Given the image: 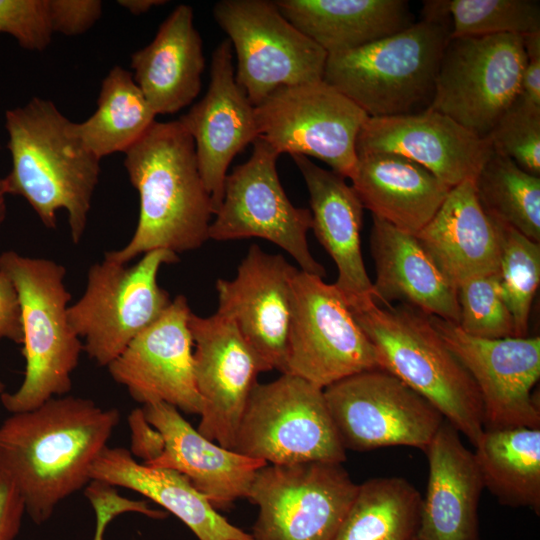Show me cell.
Listing matches in <instances>:
<instances>
[{
    "mask_svg": "<svg viewBox=\"0 0 540 540\" xmlns=\"http://www.w3.org/2000/svg\"><path fill=\"white\" fill-rule=\"evenodd\" d=\"M120 420L90 399L53 397L12 413L0 425V474L19 491L25 511L43 524L56 506L90 481V468Z\"/></svg>",
    "mask_w": 540,
    "mask_h": 540,
    "instance_id": "1",
    "label": "cell"
},
{
    "mask_svg": "<svg viewBox=\"0 0 540 540\" xmlns=\"http://www.w3.org/2000/svg\"><path fill=\"white\" fill-rule=\"evenodd\" d=\"M124 167L139 195L138 222L130 241L104 259L127 264L157 249L192 251L209 239L211 196L193 139L178 120L155 121L125 152Z\"/></svg>",
    "mask_w": 540,
    "mask_h": 540,
    "instance_id": "2",
    "label": "cell"
},
{
    "mask_svg": "<svg viewBox=\"0 0 540 540\" xmlns=\"http://www.w3.org/2000/svg\"><path fill=\"white\" fill-rule=\"evenodd\" d=\"M71 123L52 101L39 97L7 110L12 167L1 180L6 194L23 197L49 229L56 228L57 210H66L71 239L78 244L99 181L100 159L73 134Z\"/></svg>",
    "mask_w": 540,
    "mask_h": 540,
    "instance_id": "3",
    "label": "cell"
},
{
    "mask_svg": "<svg viewBox=\"0 0 540 540\" xmlns=\"http://www.w3.org/2000/svg\"><path fill=\"white\" fill-rule=\"evenodd\" d=\"M350 310L374 349L378 367L429 401L475 446L484 432L478 388L429 315L404 302L379 306L369 301Z\"/></svg>",
    "mask_w": 540,
    "mask_h": 540,
    "instance_id": "4",
    "label": "cell"
},
{
    "mask_svg": "<svg viewBox=\"0 0 540 540\" xmlns=\"http://www.w3.org/2000/svg\"><path fill=\"white\" fill-rule=\"evenodd\" d=\"M449 16L423 15L408 28L365 46L328 54L323 81L369 117L429 109L443 51L450 39Z\"/></svg>",
    "mask_w": 540,
    "mask_h": 540,
    "instance_id": "5",
    "label": "cell"
},
{
    "mask_svg": "<svg viewBox=\"0 0 540 540\" xmlns=\"http://www.w3.org/2000/svg\"><path fill=\"white\" fill-rule=\"evenodd\" d=\"M0 272L13 283L22 319L24 379L13 393L1 394L11 413L33 410L72 388L83 343L68 320L71 294L64 285L66 269L53 260L15 251L0 254Z\"/></svg>",
    "mask_w": 540,
    "mask_h": 540,
    "instance_id": "6",
    "label": "cell"
},
{
    "mask_svg": "<svg viewBox=\"0 0 540 540\" xmlns=\"http://www.w3.org/2000/svg\"><path fill=\"white\" fill-rule=\"evenodd\" d=\"M179 261L177 254L157 249L132 266L104 259L93 264L81 298L68 307L83 350L99 366H108L171 303L157 278L161 266Z\"/></svg>",
    "mask_w": 540,
    "mask_h": 540,
    "instance_id": "7",
    "label": "cell"
},
{
    "mask_svg": "<svg viewBox=\"0 0 540 540\" xmlns=\"http://www.w3.org/2000/svg\"><path fill=\"white\" fill-rule=\"evenodd\" d=\"M233 450L267 464L346 460L324 389L286 373L255 385Z\"/></svg>",
    "mask_w": 540,
    "mask_h": 540,
    "instance_id": "8",
    "label": "cell"
},
{
    "mask_svg": "<svg viewBox=\"0 0 540 540\" xmlns=\"http://www.w3.org/2000/svg\"><path fill=\"white\" fill-rule=\"evenodd\" d=\"M213 16L236 56L235 80L257 106L274 90L323 80L327 53L269 0H221Z\"/></svg>",
    "mask_w": 540,
    "mask_h": 540,
    "instance_id": "9",
    "label": "cell"
},
{
    "mask_svg": "<svg viewBox=\"0 0 540 540\" xmlns=\"http://www.w3.org/2000/svg\"><path fill=\"white\" fill-rule=\"evenodd\" d=\"M358 485L341 463L266 464L247 499L258 506L254 540H333Z\"/></svg>",
    "mask_w": 540,
    "mask_h": 540,
    "instance_id": "10",
    "label": "cell"
},
{
    "mask_svg": "<svg viewBox=\"0 0 540 540\" xmlns=\"http://www.w3.org/2000/svg\"><path fill=\"white\" fill-rule=\"evenodd\" d=\"M525 65L522 36L450 38L443 51L429 110L446 115L487 139L520 94Z\"/></svg>",
    "mask_w": 540,
    "mask_h": 540,
    "instance_id": "11",
    "label": "cell"
},
{
    "mask_svg": "<svg viewBox=\"0 0 540 540\" xmlns=\"http://www.w3.org/2000/svg\"><path fill=\"white\" fill-rule=\"evenodd\" d=\"M254 107L259 137L279 155L314 157L351 179L369 116L336 88L323 80L283 86Z\"/></svg>",
    "mask_w": 540,
    "mask_h": 540,
    "instance_id": "12",
    "label": "cell"
},
{
    "mask_svg": "<svg viewBox=\"0 0 540 540\" xmlns=\"http://www.w3.org/2000/svg\"><path fill=\"white\" fill-rule=\"evenodd\" d=\"M375 368L374 349L339 289L297 269L284 373L325 389Z\"/></svg>",
    "mask_w": 540,
    "mask_h": 540,
    "instance_id": "13",
    "label": "cell"
},
{
    "mask_svg": "<svg viewBox=\"0 0 540 540\" xmlns=\"http://www.w3.org/2000/svg\"><path fill=\"white\" fill-rule=\"evenodd\" d=\"M252 145L249 159L226 176L209 239L268 240L286 251L300 270L324 278L326 270L312 256L307 242L312 228L310 210L295 207L288 199L276 168L280 155L260 137Z\"/></svg>",
    "mask_w": 540,
    "mask_h": 540,
    "instance_id": "14",
    "label": "cell"
},
{
    "mask_svg": "<svg viewBox=\"0 0 540 540\" xmlns=\"http://www.w3.org/2000/svg\"><path fill=\"white\" fill-rule=\"evenodd\" d=\"M345 450L409 446L426 451L444 422L424 397L381 368L344 378L324 389Z\"/></svg>",
    "mask_w": 540,
    "mask_h": 540,
    "instance_id": "15",
    "label": "cell"
},
{
    "mask_svg": "<svg viewBox=\"0 0 540 540\" xmlns=\"http://www.w3.org/2000/svg\"><path fill=\"white\" fill-rule=\"evenodd\" d=\"M446 345L474 380L483 405L484 430L540 428L531 391L540 377V337L487 339L429 315Z\"/></svg>",
    "mask_w": 540,
    "mask_h": 540,
    "instance_id": "16",
    "label": "cell"
},
{
    "mask_svg": "<svg viewBox=\"0 0 540 540\" xmlns=\"http://www.w3.org/2000/svg\"><path fill=\"white\" fill-rule=\"evenodd\" d=\"M189 328L195 343V383L202 402L197 430L233 450L258 374L270 369L235 324L219 313L208 317L191 313Z\"/></svg>",
    "mask_w": 540,
    "mask_h": 540,
    "instance_id": "17",
    "label": "cell"
},
{
    "mask_svg": "<svg viewBox=\"0 0 540 540\" xmlns=\"http://www.w3.org/2000/svg\"><path fill=\"white\" fill-rule=\"evenodd\" d=\"M191 310L177 295L164 313L139 333L108 366L113 380L145 404L163 402L185 413L200 414L193 362Z\"/></svg>",
    "mask_w": 540,
    "mask_h": 540,
    "instance_id": "18",
    "label": "cell"
},
{
    "mask_svg": "<svg viewBox=\"0 0 540 540\" xmlns=\"http://www.w3.org/2000/svg\"><path fill=\"white\" fill-rule=\"evenodd\" d=\"M297 268L253 244L235 278L218 279L217 313L230 319L270 370L285 372Z\"/></svg>",
    "mask_w": 540,
    "mask_h": 540,
    "instance_id": "19",
    "label": "cell"
},
{
    "mask_svg": "<svg viewBox=\"0 0 540 540\" xmlns=\"http://www.w3.org/2000/svg\"><path fill=\"white\" fill-rule=\"evenodd\" d=\"M233 60L231 43L224 39L212 52L206 94L178 119L193 139L214 214L223 200L229 165L259 137L255 107L235 80Z\"/></svg>",
    "mask_w": 540,
    "mask_h": 540,
    "instance_id": "20",
    "label": "cell"
},
{
    "mask_svg": "<svg viewBox=\"0 0 540 540\" xmlns=\"http://www.w3.org/2000/svg\"><path fill=\"white\" fill-rule=\"evenodd\" d=\"M356 150L357 155H402L450 187L475 180L493 152L487 139L429 109L415 114L368 117L359 132Z\"/></svg>",
    "mask_w": 540,
    "mask_h": 540,
    "instance_id": "21",
    "label": "cell"
},
{
    "mask_svg": "<svg viewBox=\"0 0 540 540\" xmlns=\"http://www.w3.org/2000/svg\"><path fill=\"white\" fill-rule=\"evenodd\" d=\"M142 409L164 439L162 454L147 465L183 474L216 510L229 508L237 499L247 497L253 477L267 464L265 461L204 437L172 405L157 402L145 404Z\"/></svg>",
    "mask_w": 540,
    "mask_h": 540,
    "instance_id": "22",
    "label": "cell"
},
{
    "mask_svg": "<svg viewBox=\"0 0 540 540\" xmlns=\"http://www.w3.org/2000/svg\"><path fill=\"white\" fill-rule=\"evenodd\" d=\"M429 475L415 540H480L483 482L473 452L444 420L425 451Z\"/></svg>",
    "mask_w": 540,
    "mask_h": 540,
    "instance_id": "23",
    "label": "cell"
},
{
    "mask_svg": "<svg viewBox=\"0 0 540 540\" xmlns=\"http://www.w3.org/2000/svg\"><path fill=\"white\" fill-rule=\"evenodd\" d=\"M309 193L312 228L338 269L335 286L349 308L372 300V282L361 252L363 206L345 178L310 158L291 156Z\"/></svg>",
    "mask_w": 540,
    "mask_h": 540,
    "instance_id": "24",
    "label": "cell"
},
{
    "mask_svg": "<svg viewBox=\"0 0 540 540\" xmlns=\"http://www.w3.org/2000/svg\"><path fill=\"white\" fill-rule=\"evenodd\" d=\"M370 235L376 281L372 300L390 306L400 300L427 315L459 323L457 288L443 275L414 235L372 215Z\"/></svg>",
    "mask_w": 540,
    "mask_h": 540,
    "instance_id": "25",
    "label": "cell"
},
{
    "mask_svg": "<svg viewBox=\"0 0 540 540\" xmlns=\"http://www.w3.org/2000/svg\"><path fill=\"white\" fill-rule=\"evenodd\" d=\"M415 237L456 288L468 279L499 272V230L481 207L474 180L452 187Z\"/></svg>",
    "mask_w": 540,
    "mask_h": 540,
    "instance_id": "26",
    "label": "cell"
},
{
    "mask_svg": "<svg viewBox=\"0 0 540 540\" xmlns=\"http://www.w3.org/2000/svg\"><path fill=\"white\" fill-rule=\"evenodd\" d=\"M193 20L191 6H176L154 39L131 55L133 79L156 115L178 112L201 91L205 58Z\"/></svg>",
    "mask_w": 540,
    "mask_h": 540,
    "instance_id": "27",
    "label": "cell"
},
{
    "mask_svg": "<svg viewBox=\"0 0 540 540\" xmlns=\"http://www.w3.org/2000/svg\"><path fill=\"white\" fill-rule=\"evenodd\" d=\"M350 180L363 208L414 236L452 188L420 164L388 152L359 154Z\"/></svg>",
    "mask_w": 540,
    "mask_h": 540,
    "instance_id": "28",
    "label": "cell"
},
{
    "mask_svg": "<svg viewBox=\"0 0 540 540\" xmlns=\"http://www.w3.org/2000/svg\"><path fill=\"white\" fill-rule=\"evenodd\" d=\"M90 479L144 495L175 515L198 540H254L219 514L186 476L138 463L125 448L106 446L90 468Z\"/></svg>",
    "mask_w": 540,
    "mask_h": 540,
    "instance_id": "29",
    "label": "cell"
},
{
    "mask_svg": "<svg viewBox=\"0 0 540 540\" xmlns=\"http://www.w3.org/2000/svg\"><path fill=\"white\" fill-rule=\"evenodd\" d=\"M282 15L327 54L353 50L413 22L405 0H276Z\"/></svg>",
    "mask_w": 540,
    "mask_h": 540,
    "instance_id": "30",
    "label": "cell"
},
{
    "mask_svg": "<svg viewBox=\"0 0 540 540\" xmlns=\"http://www.w3.org/2000/svg\"><path fill=\"white\" fill-rule=\"evenodd\" d=\"M474 458L483 482L498 501L540 512V428L484 430Z\"/></svg>",
    "mask_w": 540,
    "mask_h": 540,
    "instance_id": "31",
    "label": "cell"
},
{
    "mask_svg": "<svg viewBox=\"0 0 540 540\" xmlns=\"http://www.w3.org/2000/svg\"><path fill=\"white\" fill-rule=\"evenodd\" d=\"M156 114L131 73L114 66L103 79L96 111L71 123L73 134L98 159L125 153L153 125Z\"/></svg>",
    "mask_w": 540,
    "mask_h": 540,
    "instance_id": "32",
    "label": "cell"
},
{
    "mask_svg": "<svg viewBox=\"0 0 540 540\" xmlns=\"http://www.w3.org/2000/svg\"><path fill=\"white\" fill-rule=\"evenodd\" d=\"M422 496L406 479L380 477L358 485L333 540H413Z\"/></svg>",
    "mask_w": 540,
    "mask_h": 540,
    "instance_id": "33",
    "label": "cell"
},
{
    "mask_svg": "<svg viewBox=\"0 0 540 540\" xmlns=\"http://www.w3.org/2000/svg\"><path fill=\"white\" fill-rule=\"evenodd\" d=\"M474 184L481 207L494 222L540 243V177L493 151Z\"/></svg>",
    "mask_w": 540,
    "mask_h": 540,
    "instance_id": "34",
    "label": "cell"
},
{
    "mask_svg": "<svg viewBox=\"0 0 540 540\" xmlns=\"http://www.w3.org/2000/svg\"><path fill=\"white\" fill-rule=\"evenodd\" d=\"M494 223L500 237L502 297L513 317L516 337H526L531 306L540 282V243L509 226Z\"/></svg>",
    "mask_w": 540,
    "mask_h": 540,
    "instance_id": "35",
    "label": "cell"
},
{
    "mask_svg": "<svg viewBox=\"0 0 540 540\" xmlns=\"http://www.w3.org/2000/svg\"><path fill=\"white\" fill-rule=\"evenodd\" d=\"M450 38L540 32V2L535 0H445Z\"/></svg>",
    "mask_w": 540,
    "mask_h": 540,
    "instance_id": "36",
    "label": "cell"
},
{
    "mask_svg": "<svg viewBox=\"0 0 540 540\" xmlns=\"http://www.w3.org/2000/svg\"><path fill=\"white\" fill-rule=\"evenodd\" d=\"M465 333L487 339L516 337L513 317L502 297L499 272L468 279L457 286Z\"/></svg>",
    "mask_w": 540,
    "mask_h": 540,
    "instance_id": "37",
    "label": "cell"
},
{
    "mask_svg": "<svg viewBox=\"0 0 540 540\" xmlns=\"http://www.w3.org/2000/svg\"><path fill=\"white\" fill-rule=\"evenodd\" d=\"M494 152L540 177V106L520 94L487 137Z\"/></svg>",
    "mask_w": 540,
    "mask_h": 540,
    "instance_id": "38",
    "label": "cell"
},
{
    "mask_svg": "<svg viewBox=\"0 0 540 540\" xmlns=\"http://www.w3.org/2000/svg\"><path fill=\"white\" fill-rule=\"evenodd\" d=\"M0 33L14 37L26 50H45L53 34L47 1L0 0Z\"/></svg>",
    "mask_w": 540,
    "mask_h": 540,
    "instance_id": "39",
    "label": "cell"
},
{
    "mask_svg": "<svg viewBox=\"0 0 540 540\" xmlns=\"http://www.w3.org/2000/svg\"><path fill=\"white\" fill-rule=\"evenodd\" d=\"M96 515L93 540H103L109 523L118 515L136 512L152 519L162 520L168 516L166 511L151 508L144 500H131L119 495L115 486L98 480H91L84 490Z\"/></svg>",
    "mask_w": 540,
    "mask_h": 540,
    "instance_id": "40",
    "label": "cell"
},
{
    "mask_svg": "<svg viewBox=\"0 0 540 540\" xmlns=\"http://www.w3.org/2000/svg\"><path fill=\"white\" fill-rule=\"evenodd\" d=\"M53 33L77 36L85 33L100 19L99 0H46Z\"/></svg>",
    "mask_w": 540,
    "mask_h": 540,
    "instance_id": "41",
    "label": "cell"
},
{
    "mask_svg": "<svg viewBox=\"0 0 540 540\" xmlns=\"http://www.w3.org/2000/svg\"><path fill=\"white\" fill-rule=\"evenodd\" d=\"M128 423L131 431L130 453L142 458L145 464L158 458L164 450V439L148 422L143 409L133 410L128 417Z\"/></svg>",
    "mask_w": 540,
    "mask_h": 540,
    "instance_id": "42",
    "label": "cell"
},
{
    "mask_svg": "<svg viewBox=\"0 0 540 540\" xmlns=\"http://www.w3.org/2000/svg\"><path fill=\"white\" fill-rule=\"evenodd\" d=\"M26 513L25 504L14 484L0 474V540H14Z\"/></svg>",
    "mask_w": 540,
    "mask_h": 540,
    "instance_id": "43",
    "label": "cell"
},
{
    "mask_svg": "<svg viewBox=\"0 0 540 540\" xmlns=\"http://www.w3.org/2000/svg\"><path fill=\"white\" fill-rule=\"evenodd\" d=\"M22 344V319L18 295L10 279L0 272V341Z\"/></svg>",
    "mask_w": 540,
    "mask_h": 540,
    "instance_id": "44",
    "label": "cell"
},
{
    "mask_svg": "<svg viewBox=\"0 0 540 540\" xmlns=\"http://www.w3.org/2000/svg\"><path fill=\"white\" fill-rule=\"evenodd\" d=\"M526 65L521 78L520 95L540 106V32L522 36Z\"/></svg>",
    "mask_w": 540,
    "mask_h": 540,
    "instance_id": "45",
    "label": "cell"
},
{
    "mask_svg": "<svg viewBox=\"0 0 540 540\" xmlns=\"http://www.w3.org/2000/svg\"><path fill=\"white\" fill-rule=\"evenodd\" d=\"M117 3L134 15L148 12L152 7L163 5V0H119Z\"/></svg>",
    "mask_w": 540,
    "mask_h": 540,
    "instance_id": "46",
    "label": "cell"
},
{
    "mask_svg": "<svg viewBox=\"0 0 540 540\" xmlns=\"http://www.w3.org/2000/svg\"><path fill=\"white\" fill-rule=\"evenodd\" d=\"M6 192L0 179V226L6 217Z\"/></svg>",
    "mask_w": 540,
    "mask_h": 540,
    "instance_id": "47",
    "label": "cell"
},
{
    "mask_svg": "<svg viewBox=\"0 0 540 540\" xmlns=\"http://www.w3.org/2000/svg\"><path fill=\"white\" fill-rule=\"evenodd\" d=\"M5 392V385L4 383L0 380V394L4 393Z\"/></svg>",
    "mask_w": 540,
    "mask_h": 540,
    "instance_id": "48",
    "label": "cell"
},
{
    "mask_svg": "<svg viewBox=\"0 0 540 540\" xmlns=\"http://www.w3.org/2000/svg\"><path fill=\"white\" fill-rule=\"evenodd\" d=\"M413 540H415V538Z\"/></svg>",
    "mask_w": 540,
    "mask_h": 540,
    "instance_id": "49",
    "label": "cell"
}]
</instances>
